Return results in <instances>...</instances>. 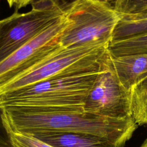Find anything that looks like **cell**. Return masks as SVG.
<instances>
[{
	"label": "cell",
	"instance_id": "1",
	"mask_svg": "<svg viewBox=\"0 0 147 147\" xmlns=\"http://www.w3.org/2000/svg\"><path fill=\"white\" fill-rule=\"evenodd\" d=\"M111 62L95 70L64 74L0 94V106L25 112L84 113L87 98L98 76Z\"/></svg>",
	"mask_w": 147,
	"mask_h": 147
},
{
	"label": "cell",
	"instance_id": "2",
	"mask_svg": "<svg viewBox=\"0 0 147 147\" xmlns=\"http://www.w3.org/2000/svg\"><path fill=\"white\" fill-rule=\"evenodd\" d=\"M3 109L14 128L34 136L51 133H84L122 147L137 127L132 117L117 119L86 112H25Z\"/></svg>",
	"mask_w": 147,
	"mask_h": 147
},
{
	"label": "cell",
	"instance_id": "3",
	"mask_svg": "<svg viewBox=\"0 0 147 147\" xmlns=\"http://www.w3.org/2000/svg\"><path fill=\"white\" fill-rule=\"evenodd\" d=\"M68 25L59 37L64 48L87 45H109L119 13L102 0H74L68 2Z\"/></svg>",
	"mask_w": 147,
	"mask_h": 147
},
{
	"label": "cell",
	"instance_id": "4",
	"mask_svg": "<svg viewBox=\"0 0 147 147\" xmlns=\"http://www.w3.org/2000/svg\"><path fill=\"white\" fill-rule=\"evenodd\" d=\"M63 0H36L30 11L0 20V63L65 13Z\"/></svg>",
	"mask_w": 147,
	"mask_h": 147
},
{
	"label": "cell",
	"instance_id": "5",
	"mask_svg": "<svg viewBox=\"0 0 147 147\" xmlns=\"http://www.w3.org/2000/svg\"><path fill=\"white\" fill-rule=\"evenodd\" d=\"M64 16L0 63V89L16 77L56 53L63 47L59 37L68 25Z\"/></svg>",
	"mask_w": 147,
	"mask_h": 147
},
{
	"label": "cell",
	"instance_id": "6",
	"mask_svg": "<svg viewBox=\"0 0 147 147\" xmlns=\"http://www.w3.org/2000/svg\"><path fill=\"white\" fill-rule=\"evenodd\" d=\"M84 111L106 117H131L130 92L121 84L111 62L98 76L84 106Z\"/></svg>",
	"mask_w": 147,
	"mask_h": 147
},
{
	"label": "cell",
	"instance_id": "7",
	"mask_svg": "<svg viewBox=\"0 0 147 147\" xmlns=\"http://www.w3.org/2000/svg\"><path fill=\"white\" fill-rule=\"evenodd\" d=\"M111 59L118 80L127 91L147 76V55L111 56Z\"/></svg>",
	"mask_w": 147,
	"mask_h": 147
},
{
	"label": "cell",
	"instance_id": "8",
	"mask_svg": "<svg viewBox=\"0 0 147 147\" xmlns=\"http://www.w3.org/2000/svg\"><path fill=\"white\" fill-rule=\"evenodd\" d=\"M34 136L54 147H117L104 138L84 133H51Z\"/></svg>",
	"mask_w": 147,
	"mask_h": 147
},
{
	"label": "cell",
	"instance_id": "9",
	"mask_svg": "<svg viewBox=\"0 0 147 147\" xmlns=\"http://www.w3.org/2000/svg\"><path fill=\"white\" fill-rule=\"evenodd\" d=\"M119 13V18L114 29L111 41L147 33V10Z\"/></svg>",
	"mask_w": 147,
	"mask_h": 147
},
{
	"label": "cell",
	"instance_id": "10",
	"mask_svg": "<svg viewBox=\"0 0 147 147\" xmlns=\"http://www.w3.org/2000/svg\"><path fill=\"white\" fill-rule=\"evenodd\" d=\"M111 57L147 55V33L127 38L111 41L108 45Z\"/></svg>",
	"mask_w": 147,
	"mask_h": 147
},
{
	"label": "cell",
	"instance_id": "11",
	"mask_svg": "<svg viewBox=\"0 0 147 147\" xmlns=\"http://www.w3.org/2000/svg\"><path fill=\"white\" fill-rule=\"evenodd\" d=\"M131 117L137 124L147 123V76L129 91Z\"/></svg>",
	"mask_w": 147,
	"mask_h": 147
},
{
	"label": "cell",
	"instance_id": "12",
	"mask_svg": "<svg viewBox=\"0 0 147 147\" xmlns=\"http://www.w3.org/2000/svg\"><path fill=\"white\" fill-rule=\"evenodd\" d=\"M3 121L13 147H54L32 134L20 131L14 128L9 122L4 109Z\"/></svg>",
	"mask_w": 147,
	"mask_h": 147
},
{
	"label": "cell",
	"instance_id": "13",
	"mask_svg": "<svg viewBox=\"0 0 147 147\" xmlns=\"http://www.w3.org/2000/svg\"><path fill=\"white\" fill-rule=\"evenodd\" d=\"M147 10V0H130L122 13H137Z\"/></svg>",
	"mask_w": 147,
	"mask_h": 147
},
{
	"label": "cell",
	"instance_id": "14",
	"mask_svg": "<svg viewBox=\"0 0 147 147\" xmlns=\"http://www.w3.org/2000/svg\"><path fill=\"white\" fill-rule=\"evenodd\" d=\"M3 109L0 106V147H13L3 121Z\"/></svg>",
	"mask_w": 147,
	"mask_h": 147
},
{
	"label": "cell",
	"instance_id": "15",
	"mask_svg": "<svg viewBox=\"0 0 147 147\" xmlns=\"http://www.w3.org/2000/svg\"><path fill=\"white\" fill-rule=\"evenodd\" d=\"M34 0H11L10 3L9 5L10 7L14 6L16 11L20 9L22 7H24L32 3Z\"/></svg>",
	"mask_w": 147,
	"mask_h": 147
},
{
	"label": "cell",
	"instance_id": "16",
	"mask_svg": "<svg viewBox=\"0 0 147 147\" xmlns=\"http://www.w3.org/2000/svg\"><path fill=\"white\" fill-rule=\"evenodd\" d=\"M130 0H115L113 7L118 13H122Z\"/></svg>",
	"mask_w": 147,
	"mask_h": 147
},
{
	"label": "cell",
	"instance_id": "17",
	"mask_svg": "<svg viewBox=\"0 0 147 147\" xmlns=\"http://www.w3.org/2000/svg\"><path fill=\"white\" fill-rule=\"evenodd\" d=\"M140 147H147V140L145 141V142L142 144V145Z\"/></svg>",
	"mask_w": 147,
	"mask_h": 147
},
{
	"label": "cell",
	"instance_id": "18",
	"mask_svg": "<svg viewBox=\"0 0 147 147\" xmlns=\"http://www.w3.org/2000/svg\"><path fill=\"white\" fill-rule=\"evenodd\" d=\"M6 1L7 2V3H8V4H9V5H10V3L11 0H6Z\"/></svg>",
	"mask_w": 147,
	"mask_h": 147
},
{
	"label": "cell",
	"instance_id": "19",
	"mask_svg": "<svg viewBox=\"0 0 147 147\" xmlns=\"http://www.w3.org/2000/svg\"><path fill=\"white\" fill-rule=\"evenodd\" d=\"M72 1H74V0H72Z\"/></svg>",
	"mask_w": 147,
	"mask_h": 147
}]
</instances>
